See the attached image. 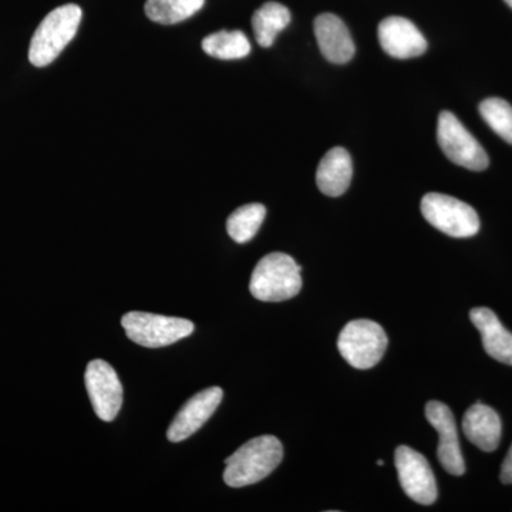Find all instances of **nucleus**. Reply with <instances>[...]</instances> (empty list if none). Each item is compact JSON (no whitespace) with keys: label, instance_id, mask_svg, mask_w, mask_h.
<instances>
[{"label":"nucleus","instance_id":"nucleus-1","mask_svg":"<svg viewBox=\"0 0 512 512\" xmlns=\"http://www.w3.org/2000/svg\"><path fill=\"white\" fill-rule=\"evenodd\" d=\"M282 458L284 447L276 437H255L225 460L224 481L232 488L259 483L281 464Z\"/></svg>","mask_w":512,"mask_h":512},{"label":"nucleus","instance_id":"nucleus-2","mask_svg":"<svg viewBox=\"0 0 512 512\" xmlns=\"http://www.w3.org/2000/svg\"><path fill=\"white\" fill-rule=\"evenodd\" d=\"M301 266L292 256L272 252L256 264L249 291L262 302H284L295 298L302 289Z\"/></svg>","mask_w":512,"mask_h":512},{"label":"nucleus","instance_id":"nucleus-3","mask_svg":"<svg viewBox=\"0 0 512 512\" xmlns=\"http://www.w3.org/2000/svg\"><path fill=\"white\" fill-rule=\"evenodd\" d=\"M82 15V9L73 3L52 10L32 37L29 47L30 63L36 67H45L55 62L64 47L76 36Z\"/></svg>","mask_w":512,"mask_h":512},{"label":"nucleus","instance_id":"nucleus-4","mask_svg":"<svg viewBox=\"0 0 512 512\" xmlns=\"http://www.w3.org/2000/svg\"><path fill=\"white\" fill-rule=\"evenodd\" d=\"M121 326L128 339L148 349L174 345L188 338L195 326L191 320L156 315L148 312H128L121 318Z\"/></svg>","mask_w":512,"mask_h":512},{"label":"nucleus","instance_id":"nucleus-5","mask_svg":"<svg viewBox=\"0 0 512 512\" xmlns=\"http://www.w3.org/2000/svg\"><path fill=\"white\" fill-rule=\"evenodd\" d=\"M387 345L389 339L382 326L369 319L352 320L338 339L340 355L359 370L375 367L386 353Z\"/></svg>","mask_w":512,"mask_h":512},{"label":"nucleus","instance_id":"nucleus-6","mask_svg":"<svg viewBox=\"0 0 512 512\" xmlns=\"http://www.w3.org/2000/svg\"><path fill=\"white\" fill-rule=\"evenodd\" d=\"M421 214L430 225L448 237L470 238L480 231V218L476 210L450 195L437 192L424 195Z\"/></svg>","mask_w":512,"mask_h":512},{"label":"nucleus","instance_id":"nucleus-7","mask_svg":"<svg viewBox=\"0 0 512 512\" xmlns=\"http://www.w3.org/2000/svg\"><path fill=\"white\" fill-rule=\"evenodd\" d=\"M437 141L451 163L471 171H484L490 164L487 153L476 137L450 111H441Z\"/></svg>","mask_w":512,"mask_h":512},{"label":"nucleus","instance_id":"nucleus-8","mask_svg":"<svg viewBox=\"0 0 512 512\" xmlns=\"http://www.w3.org/2000/svg\"><path fill=\"white\" fill-rule=\"evenodd\" d=\"M400 484L407 497L417 504L431 505L437 500V484L427 458L407 446L397 447L394 454Z\"/></svg>","mask_w":512,"mask_h":512},{"label":"nucleus","instance_id":"nucleus-9","mask_svg":"<svg viewBox=\"0 0 512 512\" xmlns=\"http://www.w3.org/2000/svg\"><path fill=\"white\" fill-rule=\"evenodd\" d=\"M84 383L97 417L103 421L116 419L123 404V386L116 370L104 360H93L87 365Z\"/></svg>","mask_w":512,"mask_h":512},{"label":"nucleus","instance_id":"nucleus-10","mask_svg":"<svg viewBox=\"0 0 512 512\" xmlns=\"http://www.w3.org/2000/svg\"><path fill=\"white\" fill-rule=\"evenodd\" d=\"M426 417L439 433L437 457L441 467L451 476H463L466 473V463H464L460 441H458L456 419L450 407L433 400L426 404Z\"/></svg>","mask_w":512,"mask_h":512},{"label":"nucleus","instance_id":"nucleus-11","mask_svg":"<svg viewBox=\"0 0 512 512\" xmlns=\"http://www.w3.org/2000/svg\"><path fill=\"white\" fill-rule=\"evenodd\" d=\"M222 397L224 392L221 387H210L191 397L168 427V440L180 443L197 433L218 409Z\"/></svg>","mask_w":512,"mask_h":512},{"label":"nucleus","instance_id":"nucleus-12","mask_svg":"<svg viewBox=\"0 0 512 512\" xmlns=\"http://www.w3.org/2000/svg\"><path fill=\"white\" fill-rule=\"evenodd\" d=\"M377 35L384 52L394 59H414L426 53V39L409 19L390 16L382 20Z\"/></svg>","mask_w":512,"mask_h":512},{"label":"nucleus","instance_id":"nucleus-13","mask_svg":"<svg viewBox=\"0 0 512 512\" xmlns=\"http://www.w3.org/2000/svg\"><path fill=\"white\" fill-rule=\"evenodd\" d=\"M316 40L323 57L330 63L345 64L355 56V43L348 26L333 13H322L315 19Z\"/></svg>","mask_w":512,"mask_h":512},{"label":"nucleus","instance_id":"nucleus-14","mask_svg":"<svg viewBox=\"0 0 512 512\" xmlns=\"http://www.w3.org/2000/svg\"><path fill=\"white\" fill-rule=\"evenodd\" d=\"M463 431L474 446L491 453L500 446L503 426L494 409L483 403H476L464 414Z\"/></svg>","mask_w":512,"mask_h":512},{"label":"nucleus","instance_id":"nucleus-15","mask_svg":"<svg viewBox=\"0 0 512 512\" xmlns=\"http://www.w3.org/2000/svg\"><path fill=\"white\" fill-rule=\"evenodd\" d=\"M470 319L481 333L485 352L497 362L512 366V333L504 328L497 315L488 308H476Z\"/></svg>","mask_w":512,"mask_h":512},{"label":"nucleus","instance_id":"nucleus-16","mask_svg":"<svg viewBox=\"0 0 512 512\" xmlns=\"http://www.w3.org/2000/svg\"><path fill=\"white\" fill-rule=\"evenodd\" d=\"M353 177V163L345 148L329 150L319 163L316 184L328 197H340L348 191Z\"/></svg>","mask_w":512,"mask_h":512},{"label":"nucleus","instance_id":"nucleus-17","mask_svg":"<svg viewBox=\"0 0 512 512\" xmlns=\"http://www.w3.org/2000/svg\"><path fill=\"white\" fill-rule=\"evenodd\" d=\"M291 12L278 2H266L252 16V29L259 46L271 47L276 36L288 28L291 23Z\"/></svg>","mask_w":512,"mask_h":512},{"label":"nucleus","instance_id":"nucleus-18","mask_svg":"<svg viewBox=\"0 0 512 512\" xmlns=\"http://www.w3.org/2000/svg\"><path fill=\"white\" fill-rule=\"evenodd\" d=\"M202 50L215 59L238 60L251 53V43L241 30H221L202 40Z\"/></svg>","mask_w":512,"mask_h":512},{"label":"nucleus","instance_id":"nucleus-19","mask_svg":"<svg viewBox=\"0 0 512 512\" xmlns=\"http://www.w3.org/2000/svg\"><path fill=\"white\" fill-rule=\"evenodd\" d=\"M205 0H147V18L161 25L184 22L202 9Z\"/></svg>","mask_w":512,"mask_h":512},{"label":"nucleus","instance_id":"nucleus-20","mask_svg":"<svg viewBox=\"0 0 512 512\" xmlns=\"http://www.w3.org/2000/svg\"><path fill=\"white\" fill-rule=\"evenodd\" d=\"M266 208L262 204H248L239 207L229 215L227 231L238 244H245L255 237L265 220Z\"/></svg>","mask_w":512,"mask_h":512},{"label":"nucleus","instance_id":"nucleus-21","mask_svg":"<svg viewBox=\"0 0 512 512\" xmlns=\"http://www.w3.org/2000/svg\"><path fill=\"white\" fill-rule=\"evenodd\" d=\"M481 117L504 141L512 144V106L508 101L491 97L478 107Z\"/></svg>","mask_w":512,"mask_h":512},{"label":"nucleus","instance_id":"nucleus-22","mask_svg":"<svg viewBox=\"0 0 512 512\" xmlns=\"http://www.w3.org/2000/svg\"><path fill=\"white\" fill-rule=\"evenodd\" d=\"M501 481L504 484H512V446L508 451L507 457L504 458L503 466H501Z\"/></svg>","mask_w":512,"mask_h":512},{"label":"nucleus","instance_id":"nucleus-23","mask_svg":"<svg viewBox=\"0 0 512 512\" xmlns=\"http://www.w3.org/2000/svg\"><path fill=\"white\" fill-rule=\"evenodd\" d=\"M505 3H507L510 8H512V0H504Z\"/></svg>","mask_w":512,"mask_h":512},{"label":"nucleus","instance_id":"nucleus-24","mask_svg":"<svg viewBox=\"0 0 512 512\" xmlns=\"http://www.w3.org/2000/svg\"><path fill=\"white\" fill-rule=\"evenodd\" d=\"M377 466L382 467V466H383V460H379V461H377Z\"/></svg>","mask_w":512,"mask_h":512}]
</instances>
